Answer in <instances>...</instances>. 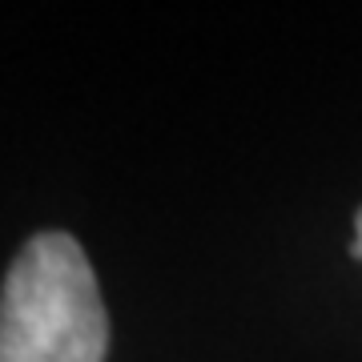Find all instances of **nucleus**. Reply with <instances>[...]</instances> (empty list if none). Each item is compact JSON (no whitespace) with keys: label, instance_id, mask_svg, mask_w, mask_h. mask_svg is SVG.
<instances>
[{"label":"nucleus","instance_id":"f257e3e1","mask_svg":"<svg viewBox=\"0 0 362 362\" xmlns=\"http://www.w3.org/2000/svg\"><path fill=\"white\" fill-rule=\"evenodd\" d=\"M109 310L89 254L65 230L33 233L0 294V362H105Z\"/></svg>","mask_w":362,"mask_h":362},{"label":"nucleus","instance_id":"f03ea898","mask_svg":"<svg viewBox=\"0 0 362 362\" xmlns=\"http://www.w3.org/2000/svg\"><path fill=\"white\" fill-rule=\"evenodd\" d=\"M354 230H358V242L350 246V254H354V258H362V209H358V218H354Z\"/></svg>","mask_w":362,"mask_h":362}]
</instances>
